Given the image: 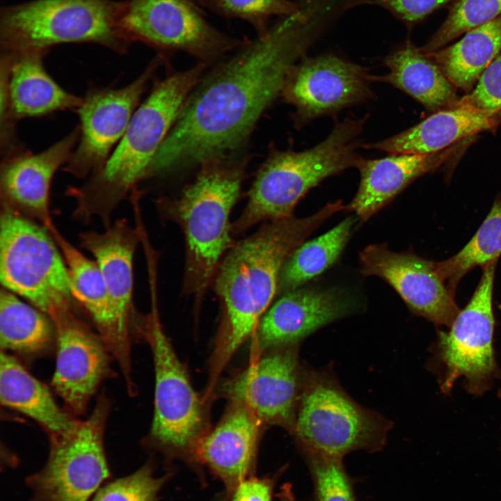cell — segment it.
I'll use <instances>...</instances> for the list:
<instances>
[{"label": "cell", "mask_w": 501, "mask_h": 501, "mask_svg": "<svg viewBox=\"0 0 501 501\" xmlns=\"http://www.w3.org/2000/svg\"><path fill=\"white\" fill-rule=\"evenodd\" d=\"M285 21L248 40L199 83L154 156L147 177L232 155L278 95L302 54Z\"/></svg>", "instance_id": "6da1fadb"}, {"label": "cell", "mask_w": 501, "mask_h": 501, "mask_svg": "<svg viewBox=\"0 0 501 501\" xmlns=\"http://www.w3.org/2000/svg\"><path fill=\"white\" fill-rule=\"evenodd\" d=\"M345 209L342 201L337 200L307 217L293 215L266 222L255 233L235 241L225 253L212 282L221 303L222 317L211 380L255 333L278 294L282 269L293 252L327 219Z\"/></svg>", "instance_id": "7a4b0ae2"}, {"label": "cell", "mask_w": 501, "mask_h": 501, "mask_svg": "<svg viewBox=\"0 0 501 501\" xmlns=\"http://www.w3.org/2000/svg\"><path fill=\"white\" fill-rule=\"evenodd\" d=\"M207 65L200 62L154 84L104 165L84 184L67 189L66 195L76 202L74 219L85 223L95 216L105 228L111 225L114 209L146 178L154 156Z\"/></svg>", "instance_id": "3957f363"}, {"label": "cell", "mask_w": 501, "mask_h": 501, "mask_svg": "<svg viewBox=\"0 0 501 501\" xmlns=\"http://www.w3.org/2000/svg\"><path fill=\"white\" fill-rule=\"evenodd\" d=\"M230 156L200 165L194 180L175 198H161L162 217L181 228L186 245L183 292L200 302L223 256L233 246L232 209L240 196L246 161Z\"/></svg>", "instance_id": "277c9868"}, {"label": "cell", "mask_w": 501, "mask_h": 501, "mask_svg": "<svg viewBox=\"0 0 501 501\" xmlns=\"http://www.w3.org/2000/svg\"><path fill=\"white\" fill-rule=\"evenodd\" d=\"M366 118L337 122L328 137L301 152L273 150L258 170L249 190L247 204L232 223L237 236L261 222L293 216L300 200L312 188L331 175L357 167V153Z\"/></svg>", "instance_id": "5b68a950"}, {"label": "cell", "mask_w": 501, "mask_h": 501, "mask_svg": "<svg viewBox=\"0 0 501 501\" xmlns=\"http://www.w3.org/2000/svg\"><path fill=\"white\" fill-rule=\"evenodd\" d=\"M124 2L33 0L1 13V52L40 51L63 43L90 42L118 53L132 41L122 25Z\"/></svg>", "instance_id": "8992f818"}, {"label": "cell", "mask_w": 501, "mask_h": 501, "mask_svg": "<svg viewBox=\"0 0 501 501\" xmlns=\"http://www.w3.org/2000/svg\"><path fill=\"white\" fill-rule=\"evenodd\" d=\"M392 423L355 401L328 370L305 367L292 434L304 454L342 458L375 452L385 444Z\"/></svg>", "instance_id": "52a82bcc"}, {"label": "cell", "mask_w": 501, "mask_h": 501, "mask_svg": "<svg viewBox=\"0 0 501 501\" xmlns=\"http://www.w3.org/2000/svg\"><path fill=\"white\" fill-rule=\"evenodd\" d=\"M0 280L3 288L50 319L74 308L66 264L49 230L4 204L0 216Z\"/></svg>", "instance_id": "ba28073f"}, {"label": "cell", "mask_w": 501, "mask_h": 501, "mask_svg": "<svg viewBox=\"0 0 501 501\" xmlns=\"http://www.w3.org/2000/svg\"><path fill=\"white\" fill-rule=\"evenodd\" d=\"M109 403L102 396L90 415L63 435L49 438L45 466L26 482L29 501H90L110 477L104 448Z\"/></svg>", "instance_id": "9c48e42d"}, {"label": "cell", "mask_w": 501, "mask_h": 501, "mask_svg": "<svg viewBox=\"0 0 501 501\" xmlns=\"http://www.w3.org/2000/svg\"><path fill=\"white\" fill-rule=\"evenodd\" d=\"M151 289V311L136 324L148 342L154 360V411L150 437L162 447L191 450L200 437L202 405L162 328L155 287Z\"/></svg>", "instance_id": "30bf717a"}, {"label": "cell", "mask_w": 501, "mask_h": 501, "mask_svg": "<svg viewBox=\"0 0 501 501\" xmlns=\"http://www.w3.org/2000/svg\"><path fill=\"white\" fill-rule=\"evenodd\" d=\"M205 16L198 0H129L122 25L132 42L161 53L184 51L207 64L248 41L219 31Z\"/></svg>", "instance_id": "8fae6325"}, {"label": "cell", "mask_w": 501, "mask_h": 501, "mask_svg": "<svg viewBox=\"0 0 501 501\" xmlns=\"http://www.w3.org/2000/svg\"><path fill=\"white\" fill-rule=\"evenodd\" d=\"M497 261L482 267L481 279L468 304L447 332H438V351L445 367L441 385L444 392L463 376L468 391L481 394L495 373L493 289Z\"/></svg>", "instance_id": "7c38bea8"}, {"label": "cell", "mask_w": 501, "mask_h": 501, "mask_svg": "<svg viewBox=\"0 0 501 501\" xmlns=\"http://www.w3.org/2000/svg\"><path fill=\"white\" fill-rule=\"evenodd\" d=\"M161 62L155 58L132 82L119 88H90L76 111L79 137L64 170L77 178L99 170L123 136L148 82Z\"/></svg>", "instance_id": "4fadbf2b"}, {"label": "cell", "mask_w": 501, "mask_h": 501, "mask_svg": "<svg viewBox=\"0 0 501 501\" xmlns=\"http://www.w3.org/2000/svg\"><path fill=\"white\" fill-rule=\"evenodd\" d=\"M360 273L390 285L415 314L450 327L460 310L440 276L436 262L412 252H395L386 244L367 246L359 253Z\"/></svg>", "instance_id": "5bb4252c"}, {"label": "cell", "mask_w": 501, "mask_h": 501, "mask_svg": "<svg viewBox=\"0 0 501 501\" xmlns=\"http://www.w3.org/2000/svg\"><path fill=\"white\" fill-rule=\"evenodd\" d=\"M305 367L299 344L271 349L227 384L228 395L249 408L260 422L292 431L302 390Z\"/></svg>", "instance_id": "9a60e30c"}, {"label": "cell", "mask_w": 501, "mask_h": 501, "mask_svg": "<svg viewBox=\"0 0 501 501\" xmlns=\"http://www.w3.org/2000/svg\"><path fill=\"white\" fill-rule=\"evenodd\" d=\"M367 69L328 54L304 58L290 70L281 95L305 122L372 96Z\"/></svg>", "instance_id": "2e32d148"}, {"label": "cell", "mask_w": 501, "mask_h": 501, "mask_svg": "<svg viewBox=\"0 0 501 501\" xmlns=\"http://www.w3.org/2000/svg\"><path fill=\"white\" fill-rule=\"evenodd\" d=\"M51 320L56 344L51 385L68 411L79 415L110 372V352L100 335L82 321L75 308L61 312Z\"/></svg>", "instance_id": "e0dca14e"}, {"label": "cell", "mask_w": 501, "mask_h": 501, "mask_svg": "<svg viewBox=\"0 0 501 501\" xmlns=\"http://www.w3.org/2000/svg\"><path fill=\"white\" fill-rule=\"evenodd\" d=\"M82 248L95 258L104 278L120 346L123 365L131 367L130 327L138 317L134 311V258L141 241L139 228L120 218L102 232L86 231L79 235Z\"/></svg>", "instance_id": "ac0fdd59"}, {"label": "cell", "mask_w": 501, "mask_h": 501, "mask_svg": "<svg viewBox=\"0 0 501 501\" xmlns=\"http://www.w3.org/2000/svg\"><path fill=\"white\" fill-rule=\"evenodd\" d=\"M356 300L338 289L299 287L281 296L255 332L262 350L299 344L318 329L356 311Z\"/></svg>", "instance_id": "d6986e66"}, {"label": "cell", "mask_w": 501, "mask_h": 501, "mask_svg": "<svg viewBox=\"0 0 501 501\" xmlns=\"http://www.w3.org/2000/svg\"><path fill=\"white\" fill-rule=\"evenodd\" d=\"M45 51L1 52L0 121L15 122L54 112L77 111L83 97L61 87L44 65Z\"/></svg>", "instance_id": "ffe728a7"}, {"label": "cell", "mask_w": 501, "mask_h": 501, "mask_svg": "<svg viewBox=\"0 0 501 501\" xmlns=\"http://www.w3.org/2000/svg\"><path fill=\"white\" fill-rule=\"evenodd\" d=\"M79 137V125L45 150H26L1 159V203L40 223L56 226L50 211V191L56 171L70 160Z\"/></svg>", "instance_id": "44dd1931"}, {"label": "cell", "mask_w": 501, "mask_h": 501, "mask_svg": "<svg viewBox=\"0 0 501 501\" xmlns=\"http://www.w3.org/2000/svg\"><path fill=\"white\" fill-rule=\"evenodd\" d=\"M260 421L242 404L234 402L217 426L200 437L190 450L232 491L244 479L255 456Z\"/></svg>", "instance_id": "7402d4cb"}, {"label": "cell", "mask_w": 501, "mask_h": 501, "mask_svg": "<svg viewBox=\"0 0 501 501\" xmlns=\"http://www.w3.org/2000/svg\"><path fill=\"white\" fill-rule=\"evenodd\" d=\"M456 145L431 154L398 153L377 159H362L357 166L360 173L358 189L347 210L354 212L363 222L369 220L413 181L447 161Z\"/></svg>", "instance_id": "603a6c76"}, {"label": "cell", "mask_w": 501, "mask_h": 501, "mask_svg": "<svg viewBox=\"0 0 501 501\" xmlns=\"http://www.w3.org/2000/svg\"><path fill=\"white\" fill-rule=\"evenodd\" d=\"M500 122L501 110L454 104L436 111L401 133L363 147L390 154H431L479 132L495 129Z\"/></svg>", "instance_id": "cb8c5ba5"}, {"label": "cell", "mask_w": 501, "mask_h": 501, "mask_svg": "<svg viewBox=\"0 0 501 501\" xmlns=\"http://www.w3.org/2000/svg\"><path fill=\"white\" fill-rule=\"evenodd\" d=\"M0 401L40 424L49 438L71 430L77 420L62 409L48 388L6 351L0 355Z\"/></svg>", "instance_id": "d4e9b609"}, {"label": "cell", "mask_w": 501, "mask_h": 501, "mask_svg": "<svg viewBox=\"0 0 501 501\" xmlns=\"http://www.w3.org/2000/svg\"><path fill=\"white\" fill-rule=\"evenodd\" d=\"M64 258L72 296L93 319L99 335L120 367L122 356L106 286L95 260L86 257L56 227L50 231Z\"/></svg>", "instance_id": "484cf974"}, {"label": "cell", "mask_w": 501, "mask_h": 501, "mask_svg": "<svg viewBox=\"0 0 501 501\" xmlns=\"http://www.w3.org/2000/svg\"><path fill=\"white\" fill-rule=\"evenodd\" d=\"M389 70L371 80L390 84L430 110L453 106L459 98L456 87L440 67L418 47L407 43L384 59Z\"/></svg>", "instance_id": "4316f807"}, {"label": "cell", "mask_w": 501, "mask_h": 501, "mask_svg": "<svg viewBox=\"0 0 501 501\" xmlns=\"http://www.w3.org/2000/svg\"><path fill=\"white\" fill-rule=\"evenodd\" d=\"M501 53V15L466 32L457 42L429 54L452 84L470 92Z\"/></svg>", "instance_id": "83f0119b"}, {"label": "cell", "mask_w": 501, "mask_h": 501, "mask_svg": "<svg viewBox=\"0 0 501 501\" xmlns=\"http://www.w3.org/2000/svg\"><path fill=\"white\" fill-rule=\"evenodd\" d=\"M53 340H55V330L50 318L2 287L0 293L1 351L38 355L46 351Z\"/></svg>", "instance_id": "f1b7e54d"}, {"label": "cell", "mask_w": 501, "mask_h": 501, "mask_svg": "<svg viewBox=\"0 0 501 501\" xmlns=\"http://www.w3.org/2000/svg\"><path fill=\"white\" fill-rule=\"evenodd\" d=\"M355 222L354 217L349 216L326 233L301 244L282 269L277 295L302 287L334 264L350 239Z\"/></svg>", "instance_id": "f546056e"}, {"label": "cell", "mask_w": 501, "mask_h": 501, "mask_svg": "<svg viewBox=\"0 0 501 501\" xmlns=\"http://www.w3.org/2000/svg\"><path fill=\"white\" fill-rule=\"evenodd\" d=\"M501 255V198L497 199L468 244L454 255L436 262L437 269L455 294L461 278L471 269L498 260Z\"/></svg>", "instance_id": "4dcf8cb0"}, {"label": "cell", "mask_w": 501, "mask_h": 501, "mask_svg": "<svg viewBox=\"0 0 501 501\" xmlns=\"http://www.w3.org/2000/svg\"><path fill=\"white\" fill-rule=\"evenodd\" d=\"M501 15V0H457L443 24L425 45L423 54L442 49L462 33L486 24Z\"/></svg>", "instance_id": "1f68e13d"}, {"label": "cell", "mask_w": 501, "mask_h": 501, "mask_svg": "<svg viewBox=\"0 0 501 501\" xmlns=\"http://www.w3.org/2000/svg\"><path fill=\"white\" fill-rule=\"evenodd\" d=\"M200 5L227 19H240L249 23L257 35L267 33L272 17H293L299 5L289 0H198Z\"/></svg>", "instance_id": "d6a6232c"}, {"label": "cell", "mask_w": 501, "mask_h": 501, "mask_svg": "<svg viewBox=\"0 0 501 501\" xmlns=\"http://www.w3.org/2000/svg\"><path fill=\"white\" fill-rule=\"evenodd\" d=\"M168 477H156L146 463L136 472L102 486L90 501H156Z\"/></svg>", "instance_id": "836d02e7"}, {"label": "cell", "mask_w": 501, "mask_h": 501, "mask_svg": "<svg viewBox=\"0 0 501 501\" xmlns=\"http://www.w3.org/2000/svg\"><path fill=\"white\" fill-rule=\"evenodd\" d=\"M305 455L312 475L317 501H356L342 458Z\"/></svg>", "instance_id": "e575fe53"}, {"label": "cell", "mask_w": 501, "mask_h": 501, "mask_svg": "<svg viewBox=\"0 0 501 501\" xmlns=\"http://www.w3.org/2000/svg\"><path fill=\"white\" fill-rule=\"evenodd\" d=\"M455 104L486 111L501 110V53L484 70L474 88Z\"/></svg>", "instance_id": "d590c367"}, {"label": "cell", "mask_w": 501, "mask_h": 501, "mask_svg": "<svg viewBox=\"0 0 501 501\" xmlns=\"http://www.w3.org/2000/svg\"><path fill=\"white\" fill-rule=\"evenodd\" d=\"M453 0H352L348 5H374L390 11L407 24H413Z\"/></svg>", "instance_id": "8d00e7d4"}, {"label": "cell", "mask_w": 501, "mask_h": 501, "mask_svg": "<svg viewBox=\"0 0 501 501\" xmlns=\"http://www.w3.org/2000/svg\"><path fill=\"white\" fill-rule=\"evenodd\" d=\"M272 484L269 479L246 478L233 491L231 501H271Z\"/></svg>", "instance_id": "74e56055"}, {"label": "cell", "mask_w": 501, "mask_h": 501, "mask_svg": "<svg viewBox=\"0 0 501 501\" xmlns=\"http://www.w3.org/2000/svg\"><path fill=\"white\" fill-rule=\"evenodd\" d=\"M280 501H298L289 484H284L278 495Z\"/></svg>", "instance_id": "f35d334b"}]
</instances>
